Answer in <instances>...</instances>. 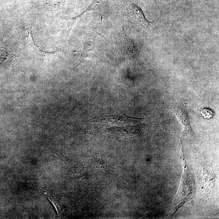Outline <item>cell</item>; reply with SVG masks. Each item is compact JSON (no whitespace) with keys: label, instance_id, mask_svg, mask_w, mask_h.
I'll return each instance as SVG.
<instances>
[{"label":"cell","instance_id":"6da1fadb","mask_svg":"<svg viewBox=\"0 0 219 219\" xmlns=\"http://www.w3.org/2000/svg\"><path fill=\"white\" fill-rule=\"evenodd\" d=\"M182 146V153L184 161V169L180 189L175 200L174 201L171 215L173 217L177 212L186 203L191 200L194 193V181L190 173L189 166L187 165L185 157L183 148Z\"/></svg>","mask_w":219,"mask_h":219},{"label":"cell","instance_id":"7a4b0ae2","mask_svg":"<svg viewBox=\"0 0 219 219\" xmlns=\"http://www.w3.org/2000/svg\"><path fill=\"white\" fill-rule=\"evenodd\" d=\"M170 108L175 114L183 127L184 130L182 133L183 136L190 137L195 139V135L193 131L190 124L186 103L182 101H177L171 104Z\"/></svg>","mask_w":219,"mask_h":219},{"label":"cell","instance_id":"3957f363","mask_svg":"<svg viewBox=\"0 0 219 219\" xmlns=\"http://www.w3.org/2000/svg\"><path fill=\"white\" fill-rule=\"evenodd\" d=\"M130 8L131 11H133V14L135 16L136 19L139 23L145 28H147L150 26V24L152 23V22L148 21L146 19L142 11L135 4H132L130 5Z\"/></svg>","mask_w":219,"mask_h":219},{"label":"cell","instance_id":"277c9868","mask_svg":"<svg viewBox=\"0 0 219 219\" xmlns=\"http://www.w3.org/2000/svg\"><path fill=\"white\" fill-rule=\"evenodd\" d=\"M135 44L132 41L127 40L125 42L126 54L130 60H134L137 57L138 51Z\"/></svg>","mask_w":219,"mask_h":219},{"label":"cell","instance_id":"5b68a950","mask_svg":"<svg viewBox=\"0 0 219 219\" xmlns=\"http://www.w3.org/2000/svg\"><path fill=\"white\" fill-rule=\"evenodd\" d=\"M92 41H89L84 43V48L83 52L81 55L80 61L79 65L82 62H84L85 60H87L88 59H89L91 57V46L92 45Z\"/></svg>","mask_w":219,"mask_h":219},{"label":"cell","instance_id":"8992f818","mask_svg":"<svg viewBox=\"0 0 219 219\" xmlns=\"http://www.w3.org/2000/svg\"><path fill=\"white\" fill-rule=\"evenodd\" d=\"M48 198L50 200V201H51V202L54 205V207L56 209L57 211V213L58 216H59V215H61V213L63 212V209L62 208V205H61V199H60V197H59V196L54 195V194L52 195V194L48 195Z\"/></svg>","mask_w":219,"mask_h":219}]
</instances>
